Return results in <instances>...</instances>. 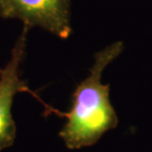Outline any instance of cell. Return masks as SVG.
Listing matches in <instances>:
<instances>
[{
    "mask_svg": "<svg viewBox=\"0 0 152 152\" xmlns=\"http://www.w3.org/2000/svg\"><path fill=\"white\" fill-rule=\"evenodd\" d=\"M123 50L124 42L118 41L95 54L89 75L77 85L72 94L71 108L67 113L48 108L67 118L59 136L69 149L94 145L105 132L118 126V115L110 101V85L103 84L101 78L106 67Z\"/></svg>",
    "mask_w": 152,
    "mask_h": 152,
    "instance_id": "6da1fadb",
    "label": "cell"
},
{
    "mask_svg": "<svg viewBox=\"0 0 152 152\" xmlns=\"http://www.w3.org/2000/svg\"><path fill=\"white\" fill-rule=\"evenodd\" d=\"M0 16L19 19L60 39H67L72 32L70 0H3Z\"/></svg>",
    "mask_w": 152,
    "mask_h": 152,
    "instance_id": "7a4b0ae2",
    "label": "cell"
},
{
    "mask_svg": "<svg viewBox=\"0 0 152 152\" xmlns=\"http://www.w3.org/2000/svg\"><path fill=\"white\" fill-rule=\"evenodd\" d=\"M29 30V26L24 25L23 31L12 50L10 60L4 68H0V152L12 146L16 137V124L11 114L15 95L21 92L34 94L29 89L26 81L20 77V66L25 58Z\"/></svg>",
    "mask_w": 152,
    "mask_h": 152,
    "instance_id": "3957f363",
    "label": "cell"
},
{
    "mask_svg": "<svg viewBox=\"0 0 152 152\" xmlns=\"http://www.w3.org/2000/svg\"><path fill=\"white\" fill-rule=\"evenodd\" d=\"M2 3H3V0H0V9L2 7Z\"/></svg>",
    "mask_w": 152,
    "mask_h": 152,
    "instance_id": "277c9868",
    "label": "cell"
}]
</instances>
